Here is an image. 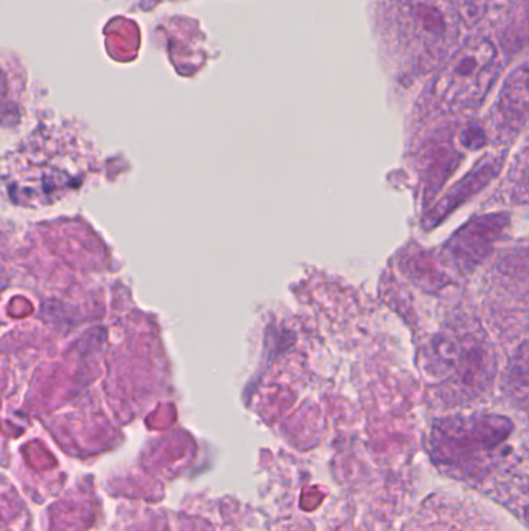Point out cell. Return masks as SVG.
Here are the masks:
<instances>
[{
    "mask_svg": "<svg viewBox=\"0 0 529 531\" xmlns=\"http://www.w3.org/2000/svg\"><path fill=\"white\" fill-rule=\"evenodd\" d=\"M504 389L513 401L529 406V340L513 354L506 370Z\"/></svg>",
    "mask_w": 529,
    "mask_h": 531,
    "instance_id": "obj_8",
    "label": "cell"
},
{
    "mask_svg": "<svg viewBox=\"0 0 529 531\" xmlns=\"http://www.w3.org/2000/svg\"><path fill=\"white\" fill-rule=\"evenodd\" d=\"M511 427L508 420L495 415L447 418L436 422L431 442L442 460H472L503 442Z\"/></svg>",
    "mask_w": 529,
    "mask_h": 531,
    "instance_id": "obj_4",
    "label": "cell"
},
{
    "mask_svg": "<svg viewBox=\"0 0 529 531\" xmlns=\"http://www.w3.org/2000/svg\"><path fill=\"white\" fill-rule=\"evenodd\" d=\"M498 110L504 123H522L529 115V59L509 75L498 99Z\"/></svg>",
    "mask_w": 529,
    "mask_h": 531,
    "instance_id": "obj_7",
    "label": "cell"
},
{
    "mask_svg": "<svg viewBox=\"0 0 529 531\" xmlns=\"http://www.w3.org/2000/svg\"><path fill=\"white\" fill-rule=\"evenodd\" d=\"M462 145L467 146L469 150H478L486 143V134L478 125H471L467 128L462 136Z\"/></svg>",
    "mask_w": 529,
    "mask_h": 531,
    "instance_id": "obj_9",
    "label": "cell"
},
{
    "mask_svg": "<svg viewBox=\"0 0 529 531\" xmlns=\"http://www.w3.org/2000/svg\"><path fill=\"white\" fill-rule=\"evenodd\" d=\"M395 11L405 46L422 61H442L455 47L460 22L449 0H398Z\"/></svg>",
    "mask_w": 529,
    "mask_h": 531,
    "instance_id": "obj_3",
    "label": "cell"
},
{
    "mask_svg": "<svg viewBox=\"0 0 529 531\" xmlns=\"http://www.w3.org/2000/svg\"><path fill=\"white\" fill-rule=\"evenodd\" d=\"M500 165H502L500 159H491V161H482V165H477L475 170L469 172V176L457 183V187L451 188V193L447 194L440 205L431 212L430 225L438 224L440 221L446 218L447 214L457 209L458 205H462L464 201L472 198L473 194L486 187L489 181L493 176H497Z\"/></svg>",
    "mask_w": 529,
    "mask_h": 531,
    "instance_id": "obj_6",
    "label": "cell"
},
{
    "mask_svg": "<svg viewBox=\"0 0 529 531\" xmlns=\"http://www.w3.org/2000/svg\"><path fill=\"white\" fill-rule=\"evenodd\" d=\"M429 371L444 378L446 391L458 401L477 398L488 389L495 360L480 329L447 328L431 340Z\"/></svg>",
    "mask_w": 529,
    "mask_h": 531,
    "instance_id": "obj_1",
    "label": "cell"
},
{
    "mask_svg": "<svg viewBox=\"0 0 529 531\" xmlns=\"http://www.w3.org/2000/svg\"><path fill=\"white\" fill-rule=\"evenodd\" d=\"M506 214H484L458 230L444 245V260L458 272L469 274L488 258L498 238L508 227Z\"/></svg>",
    "mask_w": 529,
    "mask_h": 531,
    "instance_id": "obj_5",
    "label": "cell"
},
{
    "mask_svg": "<svg viewBox=\"0 0 529 531\" xmlns=\"http://www.w3.org/2000/svg\"><path fill=\"white\" fill-rule=\"evenodd\" d=\"M498 53L488 39H471L451 53L433 88L436 99L449 109L480 106L495 83Z\"/></svg>",
    "mask_w": 529,
    "mask_h": 531,
    "instance_id": "obj_2",
    "label": "cell"
}]
</instances>
